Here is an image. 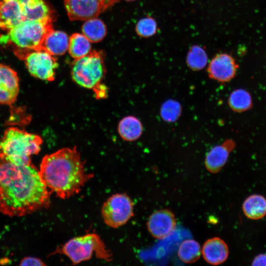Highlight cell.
<instances>
[{
    "mask_svg": "<svg viewBox=\"0 0 266 266\" xmlns=\"http://www.w3.org/2000/svg\"><path fill=\"white\" fill-rule=\"evenodd\" d=\"M19 91V78L15 71L0 64V103L11 105Z\"/></svg>",
    "mask_w": 266,
    "mask_h": 266,
    "instance_id": "12",
    "label": "cell"
},
{
    "mask_svg": "<svg viewBox=\"0 0 266 266\" xmlns=\"http://www.w3.org/2000/svg\"><path fill=\"white\" fill-rule=\"evenodd\" d=\"M42 143L39 135L10 127L0 140V151L15 163L28 164L32 163L30 156L39 152Z\"/></svg>",
    "mask_w": 266,
    "mask_h": 266,
    "instance_id": "4",
    "label": "cell"
},
{
    "mask_svg": "<svg viewBox=\"0 0 266 266\" xmlns=\"http://www.w3.org/2000/svg\"><path fill=\"white\" fill-rule=\"evenodd\" d=\"M67 15L71 21H86L97 18L117 0H64Z\"/></svg>",
    "mask_w": 266,
    "mask_h": 266,
    "instance_id": "8",
    "label": "cell"
},
{
    "mask_svg": "<svg viewBox=\"0 0 266 266\" xmlns=\"http://www.w3.org/2000/svg\"><path fill=\"white\" fill-rule=\"evenodd\" d=\"M201 253L200 246L198 242L188 239L183 241L178 250V256L184 263L191 264L196 262Z\"/></svg>",
    "mask_w": 266,
    "mask_h": 266,
    "instance_id": "24",
    "label": "cell"
},
{
    "mask_svg": "<svg viewBox=\"0 0 266 266\" xmlns=\"http://www.w3.org/2000/svg\"><path fill=\"white\" fill-rule=\"evenodd\" d=\"M228 105L234 112L241 113L252 107V99L246 90L239 88L233 91L228 99Z\"/></svg>",
    "mask_w": 266,
    "mask_h": 266,
    "instance_id": "20",
    "label": "cell"
},
{
    "mask_svg": "<svg viewBox=\"0 0 266 266\" xmlns=\"http://www.w3.org/2000/svg\"><path fill=\"white\" fill-rule=\"evenodd\" d=\"M53 20H25L0 36V44L8 45L19 59L24 60L30 52L42 49L47 35L54 31Z\"/></svg>",
    "mask_w": 266,
    "mask_h": 266,
    "instance_id": "3",
    "label": "cell"
},
{
    "mask_svg": "<svg viewBox=\"0 0 266 266\" xmlns=\"http://www.w3.org/2000/svg\"><path fill=\"white\" fill-rule=\"evenodd\" d=\"M242 208L248 218L261 219L266 215V198L261 195H251L243 201Z\"/></svg>",
    "mask_w": 266,
    "mask_h": 266,
    "instance_id": "17",
    "label": "cell"
},
{
    "mask_svg": "<svg viewBox=\"0 0 266 266\" xmlns=\"http://www.w3.org/2000/svg\"><path fill=\"white\" fill-rule=\"evenodd\" d=\"M104 53L91 51L86 55L75 59L72 64V79L80 86L87 89L98 88L104 76Z\"/></svg>",
    "mask_w": 266,
    "mask_h": 266,
    "instance_id": "6",
    "label": "cell"
},
{
    "mask_svg": "<svg viewBox=\"0 0 266 266\" xmlns=\"http://www.w3.org/2000/svg\"><path fill=\"white\" fill-rule=\"evenodd\" d=\"M182 111V106L179 101L173 99H168L161 105L160 114L164 121L174 123L180 118Z\"/></svg>",
    "mask_w": 266,
    "mask_h": 266,
    "instance_id": "25",
    "label": "cell"
},
{
    "mask_svg": "<svg viewBox=\"0 0 266 266\" xmlns=\"http://www.w3.org/2000/svg\"><path fill=\"white\" fill-rule=\"evenodd\" d=\"M26 66L33 77L45 81L55 79L58 64L57 59L43 49L33 51L24 60Z\"/></svg>",
    "mask_w": 266,
    "mask_h": 266,
    "instance_id": "9",
    "label": "cell"
},
{
    "mask_svg": "<svg viewBox=\"0 0 266 266\" xmlns=\"http://www.w3.org/2000/svg\"><path fill=\"white\" fill-rule=\"evenodd\" d=\"M68 42L69 39L65 33L54 30L46 37L42 47L52 55H62L68 50Z\"/></svg>",
    "mask_w": 266,
    "mask_h": 266,
    "instance_id": "18",
    "label": "cell"
},
{
    "mask_svg": "<svg viewBox=\"0 0 266 266\" xmlns=\"http://www.w3.org/2000/svg\"><path fill=\"white\" fill-rule=\"evenodd\" d=\"M25 20H53L51 9L43 0H18Z\"/></svg>",
    "mask_w": 266,
    "mask_h": 266,
    "instance_id": "16",
    "label": "cell"
},
{
    "mask_svg": "<svg viewBox=\"0 0 266 266\" xmlns=\"http://www.w3.org/2000/svg\"><path fill=\"white\" fill-rule=\"evenodd\" d=\"M68 50L74 60L79 59L91 51V42L83 34L73 33L69 38Z\"/></svg>",
    "mask_w": 266,
    "mask_h": 266,
    "instance_id": "21",
    "label": "cell"
},
{
    "mask_svg": "<svg viewBox=\"0 0 266 266\" xmlns=\"http://www.w3.org/2000/svg\"><path fill=\"white\" fill-rule=\"evenodd\" d=\"M101 215L107 226L117 228L126 224L133 216V202L126 194L113 195L103 203Z\"/></svg>",
    "mask_w": 266,
    "mask_h": 266,
    "instance_id": "7",
    "label": "cell"
},
{
    "mask_svg": "<svg viewBox=\"0 0 266 266\" xmlns=\"http://www.w3.org/2000/svg\"><path fill=\"white\" fill-rule=\"evenodd\" d=\"M201 253L203 259L208 264L218 265L227 260L229 250L227 243L223 239L214 237L204 243Z\"/></svg>",
    "mask_w": 266,
    "mask_h": 266,
    "instance_id": "15",
    "label": "cell"
},
{
    "mask_svg": "<svg viewBox=\"0 0 266 266\" xmlns=\"http://www.w3.org/2000/svg\"><path fill=\"white\" fill-rule=\"evenodd\" d=\"M236 143L232 139H228L222 144L212 147L206 154L204 165L212 173L219 172L226 164L230 153L235 148Z\"/></svg>",
    "mask_w": 266,
    "mask_h": 266,
    "instance_id": "13",
    "label": "cell"
},
{
    "mask_svg": "<svg viewBox=\"0 0 266 266\" xmlns=\"http://www.w3.org/2000/svg\"><path fill=\"white\" fill-rule=\"evenodd\" d=\"M125 0L128 1H134L136 0Z\"/></svg>",
    "mask_w": 266,
    "mask_h": 266,
    "instance_id": "29",
    "label": "cell"
},
{
    "mask_svg": "<svg viewBox=\"0 0 266 266\" xmlns=\"http://www.w3.org/2000/svg\"><path fill=\"white\" fill-rule=\"evenodd\" d=\"M238 68V65L232 55L220 53L211 59L206 70L210 78L225 83L235 77Z\"/></svg>",
    "mask_w": 266,
    "mask_h": 266,
    "instance_id": "10",
    "label": "cell"
},
{
    "mask_svg": "<svg viewBox=\"0 0 266 266\" xmlns=\"http://www.w3.org/2000/svg\"><path fill=\"white\" fill-rule=\"evenodd\" d=\"M20 266H45V264L40 259L33 257L23 258L20 264Z\"/></svg>",
    "mask_w": 266,
    "mask_h": 266,
    "instance_id": "27",
    "label": "cell"
},
{
    "mask_svg": "<svg viewBox=\"0 0 266 266\" xmlns=\"http://www.w3.org/2000/svg\"><path fill=\"white\" fill-rule=\"evenodd\" d=\"M186 63L193 71L203 69L208 63V56L204 49L198 45L192 46L187 53Z\"/></svg>",
    "mask_w": 266,
    "mask_h": 266,
    "instance_id": "23",
    "label": "cell"
},
{
    "mask_svg": "<svg viewBox=\"0 0 266 266\" xmlns=\"http://www.w3.org/2000/svg\"><path fill=\"white\" fill-rule=\"evenodd\" d=\"M158 29L156 21L151 17L141 19L137 23L135 31L140 37L148 38L155 35Z\"/></svg>",
    "mask_w": 266,
    "mask_h": 266,
    "instance_id": "26",
    "label": "cell"
},
{
    "mask_svg": "<svg viewBox=\"0 0 266 266\" xmlns=\"http://www.w3.org/2000/svg\"><path fill=\"white\" fill-rule=\"evenodd\" d=\"M39 174L46 187L62 199L78 194L94 176L86 171L76 147L64 148L45 155Z\"/></svg>",
    "mask_w": 266,
    "mask_h": 266,
    "instance_id": "2",
    "label": "cell"
},
{
    "mask_svg": "<svg viewBox=\"0 0 266 266\" xmlns=\"http://www.w3.org/2000/svg\"><path fill=\"white\" fill-rule=\"evenodd\" d=\"M252 265L266 266V254L262 253L256 256L252 260Z\"/></svg>",
    "mask_w": 266,
    "mask_h": 266,
    "instance_id": "28",
    "label": "cell"
},
{
    "mask_svg": "<svg viewBox=\"0 0 266 266\" xmlns=\"http://www.w3.org/2000/svg\"><path fill=\"white\" fill-rule=\"evenodd\" d=\"M24 21L25 16L18 0H0V30L8 31Z\"/></svg>",
    "mask_w": 266,
    "mask_h": 266,
    "instance_id": "14",
    "label": "cell"
},
{
    "mask_svg": "<svg viewBox=\"0 0 266 266\" xmlns=\"http://www.w3.org/2000/svg\"><path fill=\"white\" fill-rule=\"evenodd\" d=\"M50 193L31 163L18 164L0 151V212L22 216L49 206Z\"/></svg>",
    "mask_w": 266,
    "mask_h": 266,
    "instance_id": "1",
    "label": "cell"
},
{
    "mask_svg": "<svg viewBox=\"0 0 266 266\" xmlns=\"http://www.w3.org/2000/svg\"><path fill=\"white\" fill-rule=\"evenodd\" d=\"M83 34L92 42L101 41L106 34L104 23L97 18L85 21L82 27Z\"/></svg>",
    "mask_w": 266,
    "mask_h": 266,
    "instance_id": "22",
    "label": "cell"
},
{
    "mask_svg": "<svg viewBox=\"0 0 266 266\" xmlns=\"http://www.w3.org/2000/svg\"><path fill=\"white\" fill-rule=\"evenodd\" d=\"M147 227L155 238L162 239L169 235L176 227V220L173 212L167 209L154 212L149 217Z\"/></svg>",
    "mask_w": 266,
    "mask_h": 266,
    "instance_id": "11",
    "label": "cell"
},
{
    "mask_svg": "<svg viewBox=\"0 0 266 266\" xmlns=\"http://www.w3.org/2000/svg\"><path fill=\"white\" fill-rule=\"evenodd\" d=\"M118 133L127 141H134L141 136L143 127L140 120L135 117L129 116L122 119L118 125Z\"/></svg>",
    "mask_w": 266,
    "mask_h": 266,
    "instance_id": "19",
    "label": "cell"
},
{
    "mask_svg": "<svg viewBox=\"0 0 266 266\" xmlns=\"http://www.w3.org/2000/svg\"></svg>",
    "mask_w": 266,
    "mask_h": 266,
    "instance_id": "30",
    "label": "cell"
},
{
    "mask_svg": "<svg viewBox=\"0 0 266 266\" xmlns=\"http://www.w3.org/2000/svg\"><path fill=\"white\" fill-rule=\"evenodd\" d=\"M55 253L66 255L74 265L90 259L93 255L107 262L113 259L111 251L106 248L100 236L95 233L70 239L58 247Z\"/></svg>",
    "mask_w": 266,
    "mask_h": 266,
    "instance_id": "5",
    "label": "cell"
}]
</instances>
